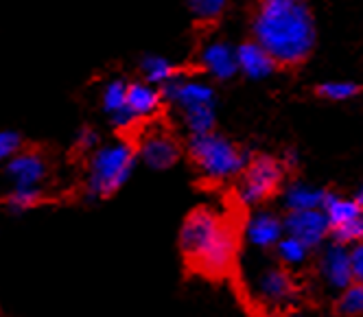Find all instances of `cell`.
<instances>
[{"instance_id": "13", "label": "cell", "mask_w": 363, "mask_h": 317, "mask_svg": "<svg viewBox=\"0 0 363 317\" xmlns=\"http://www.w3.org/2000/svg\"><path fill=\"white\" fill-rule=\"evenodd\" d=\"M237 62H239V72H243L250 79H256V82L258 79H267L278 66V62L272 57V52L256 40L245 42L237 48Z\"/></svg>"}, {"instance_id": "25", "label": "cell", "mask_w": 363, "mask_h": 317, "mask_svg": "<svg viewBox=\"0 0 363 317\" xmlns=\"http://www.w3.org/2000/svg\"><path fill=\"white\" fill-rule=\"evenodd\" d=\"M20 136L13 134V131H0V160H5V157H11L18 153L20 149Z\"/></svg>"}, {"instance_id": "28", "label": "cell", "mask_w": 363, "mask_h": 317, "mask_svg": "<svg viewBox=\"0 0 363 317\" xmlns=\"http://www.w3.org/2000/svg\"><path fill=\"white\" fill-rule=\"evenodd\" d=\"M282 165H284V169H294V167H298V153L289 149L287 153H284V157H282Z\"/></svg>"}, {"instance_id": "20", "label": "cell", "mask_w": 363, "mask_h": 317, "mask_svg": "<svg viewBox=\"0 0 363 317\" xmlns=\"http://www.w3.org/2000/svg\"><path fill=\"white\" fill-rule=\"evenodd\" d=\"M274 252L280 260V265H284L287 269H296V267L304 265L313 250H311L306 243H302L300 239H296V236L284 234L278 241V245L274 248Z\"/></svg>"}, {"instance_id": "12", "label": "cell", "mask_w": 363, "mask_h": 317, "mask_svg": "<svg viewBox=\"0 0 363 317\" xmlns=\"http://www.w3.org/2000/svg\"><path fill=\"white\" fill-rule=\"evenodd\" d=\"M201 66L211 77L219 82H228L239 72L237 48H232L228 42H211L201 50Z\"/></svg>"}, {"instance_id": "8", "label": "cell", "mask_w": 363, "mask_h": 317, "mask_svg": "<svg viewBox=\"0 0 363 317\" xmlns=\"http://www.w3.org/2000/svg\"><path fill=\"white\" fill-rule=\"evenodd\" d=\"M164 101H169L173 108L184 116L189 112L215 108V90L211 84L201 82V79H186V77H175L162 88Z\"/></svg>"}, {"instance_id": "18", "label": "cell", "mask_w": 363, "mask_h": 317, "mask_svg": "<svg viewBox=\"0 0 363 317\" xmlns=\"http://www.w3.org/2000/svg\"><path fill=\"white\" fill-rule=\"evenodd\" d=\"M324 213L328 217V223H330V232L346 226L348 221H352L354 217H359L363 213V208L357 204V199H348V197H342V195H333L328 193L326 197V204H324Z\"/></svg>"}, {"instance_id": "2", "label": "cell", "mask_w": 363, "mask_h": 317, "mask_svg": "<svg viewBox=\"0 0 363 317\" xmlns=\"http://www.w3.org/2000/svg\"><path fill=\"white\" fill-rule=\"evenodd\" d=\"M179 248L186 262L199 274L219 278L237 260V232L215 208H197L179 230Z\"/></svg>"}, {"instance_id": "9", "label": "cell", "mask_w": 363, "mask_h": 317, "mask_svg": "<svg viewBox=\"0 0 363 317\" xmlns=\"http://www.w3.org/2000/svg\"><path fill=\"white\" fill-rule=\"evenodd\" d=\"M138 157L153 169V171H167L179 160V143L164 127H151L147 129L140 143H138Z\"/></svg>"}, {"instance_id": "1", "label": "cell", "mask_w": 363, "mask_h": 317, "mask_svg": "<svg viewBox=\"0 0 363 317\" xmlns=\"http://www.w3.org/2000/svg\"><path fill=\"white\" fill-rule=\"evenodd\" d=\"M254 40L278 64L304 62L315 44V22L306 0H261L254 18Z\"/></svg>"}, {"instance_id": "17", "label": "cell", "mask_w": 363, "mask_h": 317, "mask_svg": "<svg viewBox=\"0 0 363 317\" xmlns=\"http://www.w3.org/2000/svg\"><path fill=\"white\" fill-rule=\"evenodd\" d=\"M9 173L16 177L18 187H35L46 175V162L38 151H24L9 162Z\"/></svg>"}, {"instance_id": "14", "label": "cell", "mask_w": 363, "mask_h": 317, "mask_svg": "<svg viewBox=\"0 0 363 317\" xmlns=\"http://www.w3.org/2000/svg\"><path fill=\"white\" fill-rule=\"evenodd\" d=\"M162 88L147 84V82H134L127 88V108L136 116V121H147L158 114L162 108Z\"/></svg>"}, {"instance_id": "15", "label": "cell", "mask_w": 363, "mask_h": 317, "mask_svg": "<svg viewBox=\"0 0 363 317\" xmlns=\"http://www.w3.org/2000/svg\"><path fill=\"white\" fill-rule=\"evenodd\" d=\"M127 88H129L127 82L114 79V82H110L106 90H103V110L110 114L114 127H118L121 131L134 127L138 123L136 116L127 108Z\"/></svg>"}, {"instance_id": "22", "label": "cell", "mask_w": 363, "mask_h": 317, "mask_svg": "<svg viewBox=\"0 0 363 317\" xmlns=\"http://www.w3.org/2000/svg\"><path fill=\"white\" fill-rule=\"evenodd\" d=\"M359 86L352 82H326L318 88V94L328 101H350L359 94Z\"/></svg>"}, {"instance_id": "4", "label": "cell", "mask_w": 363, "mask_h": 317, "mask_svg": "<svg viewBox=\"0 0 363 317\" xmlns=\"http://www.w3.org/2000/svg\"><path fill=\"white\" fill-rule=\"evenodd\" d=\"M138 160V151L134 145L125 140L101 147L92 153L88 165L86 191L92 199H103L114 195L132 175Z\"/></svg>"}, {"instance_id": "16", "label": "cell", "mask_w": 363, "mask_h": 317, "mask_svg": "<svg viewBox=\"0 0 363 317\" xmlns=\"http://www.w3.org/2000/svg\"><path fill=\"white\" fill-rule=\"evenodd\" d=\"M328 191L311 187V184H302L296 182L291 187L284 189L282 193V201L287 213H298V210H322L326 204Z\"/></svg>"}, {"instance_id": "10", "label": "cell", "mask_w": 363, "mask_h": 317, "mask_svg": "<svg viewBox=\"0 0 363 317\" xmlns=\"http://www.w3.org/2000/svg\"><path fill=\"white\" fill-rule=\"evenodd\" d=\"M284 232L315 250L330 236V223L324 210H298L284 217Z\"/></svg>"}, {"instance_id": "19", "label": "cell", "mask_w": 363, "mask_h": 317, "mask_svg": "<svg viewBox=\"0 0 363 317\" xmlns=\"http://www.w3.org/2000/svg\"><path fill=\"white\" fill-rule=\"evenodd\" d=\"M140 70H143V77L147 84H153L158 88H164L169 82H173L177 74V66L162 57V55H147L143 62H140Z\"/></svg>"}, {"instance_id": "3", "label": "cell", "mask_w": 363, "mask_h": 317, "mask_svg": "<svg viewBox=\"0 0 363 317\" xmlns=\"http://www.w3.org/2000/svg\"><path fill=\"white\" fill-rule=\"evenodd\" d=\"M189 155L199 171V175L208 182H230L241 177L250 157L228 138L208 131L201 136H191L189 140Z\"/></svg>"}, {"instance_id": "7", "label": "cell", "mask_w": 363, "mask_h": 317, "mask_svg": "<svg viewBox=\"0 0 363 317\" xmlns=\"http://www.w3.org/2000/svg\"><path fill=\"white\" fill-rule=\"evenodd\" d=\"M318 278L335 296L354 282L352 248L333 241L326 245L318 258Z\"/></svg>"}, {"instance_id": "30", "label": "cell", "mask_w": 363, "mask_h": 317, "mask_svg": "<svg viewBox=\"0 0 363 317\" xmlns=\"http://www.w3.org/2000/svg\"><path fill=\"white\" fill-rule=\"evenodd\" d=\"M284 317H311L306 313H289V315H284Z\"/></svg>"}, {"instance_id": "21", "label": "cell", "mask_w": 363, "mask_h": 317, "mask_svg": "<svg viewBox=\"0 0 363 317\" xmlns=\"http://www.w3.org/2000/svg\"><path fill=\"white\" fill-rule=\"evenodd\" d=\"M335 311L342 317H363V284L352 282L337 294Z\"/></svg>"}, {"instance_id": "6", "label": "cell", "mask_w": 363, "mask_h": 317, "mask_svg": "<svg viewBox=\"0 0 363 317\" xmlns=\"http://www.w3.org/2000/svg\"><path fill=\"white\" fill-rule=\"evenodd\" d=\"M284 177L282 160H276L272 155H254L247 160L241 182H239V199L245 206H258L274 197L280 189Z\"/></svg>"}, {"instance_id": "26", "label": "cell", "mask_w": 363, "mask_h": 317, "mask_svg": "<svg viewBox=\"0 0 363 317\" xmlns=\"http://www.w3.org/2000/svg\"><path fill=\"white\" fill-rule=\"evenodd\" d=\"M99 145V136H96V131H92L90 127H84L79 131V136H77V149L79 151H90Z\"/></svg>"}, {"instance_id": "11", "label": "cell", "mask_w": 363, "mask_h": 317, "mask_svg": "<svg viewBox=\"0 0 363 317\" xmlns=\"http://www.w3.org/2000/svg\"><path fill=\"white\" fill-rule=\"evenodd\" d=\"M287 234L284 232V219H280L276 213L269 210H256L252 213L243 226V236L245 241L254 250H274L278 241Z\"/></svg>"}, {"instance_id": "27", "label": "cell", "mask_w": 363, "mask_h": 317, "mask_svg": "<svg viewBox=\"0 0 363 317\" xmlns=\"http://www.w3.org/2000/svg\"><path fill=\"white\" fill-rule=\"evenodd\" d=\"M352 267H354V282L363 284V243L352 245Z\"/></svg>"}, {"instance_id": "24", "label": "cell", "mask_w": 363, "mask_h": 317, "mask_svg": "<svg viewBox=\"0 0 363 317\" xmlns=\"http://www.w3.org/2000/svg\"><path fill=\"white\" fill-rule=\"evenodd\" d=\"M42 201V193L35 189V187H18L9 197H7V204L20 213V210H29L33 206H38Z\"/></svg>"}, {"instance_id": "5", "label": "cell", "mask_w": 363, "mask_h": 317, "mask_svg": "<svg viewBox=\"0 0 363 317\" xmlns=\"http://www.w3.org/2000/svg\"><path fill=\"white\" fill-rule=\"evenodd\" d=\"M250 291L254 304L269 313H282L296 302L298 282L291 276V269L265 262V265L254 267L250 274Z\"/></svg>"}, {"instance_id": "23", "label": "cell", "mask_w": 363, "mask_h": 317, "mask_svg": "<svg viewBox=\"0 0 363 317\" xmlns=\"http://www.w3.org/2000/svg\"><path fill=\"white\" fill-rule=\"evenodd\" d=\"M186 5L191 9V13L199 20H215L219 18L225 7L228 0H186Z\"/></svg>"}, {"instance_id": "29", "label": "cell", "mask_w": 363, "mask_h": 317, "mask_svg": "<svg viewBox=\"0 0 363 317\" xmlns=\"http://www.w3.org/2000/svg\"><path fill=\"white\" fill-rule=\"evenodd\" d=\"M354 199H357V204H359V206L363 208V187H361V189L357 191V195H354Z\"/></svg>"}]
</instances>
